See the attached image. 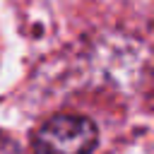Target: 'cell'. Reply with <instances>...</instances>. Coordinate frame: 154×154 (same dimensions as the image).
<instances>
[{
    "label": "cell",
    "mask_w": 154,
    "mask_h": 154,
    "mask_svg": "<svg viewBox=\"0 0 154 154\" xmlns=\"http://www.w3.org/2000/svg\"><path fill=\"white\" fill-rule=\"evenodd\" d=\"M96 125L84 116H53L34 137V154H89L96 147Z\"/></svg>",
    "instance_id": "cell-1"
},
{
    "label": "cell",
    "mask_w": 154,
    "mask_h": 154,
    "mask_svg": "<svg viewBox=\"0 0 154 154\" xmlns=\"http://www.w3.org/2000/svg\"><path fill=\"white\" fill-rule=\"evenodd\" d=\"M0 154H22V147L7 137V135H0Z\"/></svg>",
    "instance_id": "cell-2"
}]
</instances>
